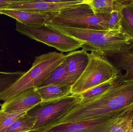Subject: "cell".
I'll return each instance as SVG.
<instances>
[{"label": "cell", "mask_w": 133, "mask_h": 132, "mask_svg": "<svg viewBox=\"0 0 133 132\" xmlns=\"http://www.w3.org/2000/svg\"><path fill=\"white\" fill-rule=\"evenodd\" d=\"M133 113V81L116 80L102 94L80 100L70 109L74 121L111 120Z\"/></svg>", "instance_id": "6da1fadb"}, {"label": "cell", "mask_w": 133, "mask_h": 132, "mask_svg": "<svg viewBox=\"0 0 133 132\" xmlns=\"http://www.w3.org/2000/svg\"><path fill=\"white\" fill-rule=\"evenodd\" d=\"M47 25L67 35L84 42L83 50L110 57L126 50L133 41L119 30H103Z\"/></svg>", "instance_id": "7a4b0ae2"}, {"label": "cell", "mask_w": 133, "mask_h": 132, "mask_svg": "<svg viewBox=\"0 0 133 132\" xmlns=\"http://www.w3.org/2000/svg\"><path fill=\"white\" fill-rule=\"evenodd\" d=\"M65 56L53 52L36 57L30 69L0 94V100L5 102L26 90L39 87L62 63Z\"/></svg>", "instance_id": "3957f363"}, {"label": "cell", "mask_w": 133, "mask_h": 132, "mask_svg": "<svg viewBox=\"0 0 133 132\" xmlns=\"http://www.w3.org/2000/svg\"><path fill=\"white\" fill-rule=\"evenodd\" d=\"M118 70L105 56L97 53H89L87 66L79 79L71 86V94L79 95L84 91L122 76Z\"/></svg>", "instance_id": "277c9868"}, {"label": "cell", "mask_w": 133, "mask_h": 132, "mask_svg": "<svg viewBox=\"0 0 133 132\" xmlns=\"http://www.w3.org/2000/svg\"><path fill=\"white\" fill-rule=\"evenodd\" d=\"M110 14H95L84 0L81 4L60 12L48 23L78 28L109 30L107 25Z\"/></svg>", "instance_id": "5b68a950"}, {"label": "cell", "mask_w": 133, "mask_h": 132, "mask_svg": "<svg viewBox=\"0 0 133 132\" xmlns=\"http://www.w3.org/2000/svg\"><path fill=\"white\" fill-rule=\"evenodd\" d=\"M16 30L31 39L63 52L74 51L81 48L84 43V42L62 33L46 24L28 25L16 21Z\"/></svg>", "instance_id": "8992f818"}, {"label": "cell", "mask_w": 133, "mask_h": 132, "mask_svg": "<svg viewBox=\"0 0 133 132\" xmlns=\"http://www.w3.org/2000/svg\"><path fill=\"white\" fill-rule=\"evenodd\" d=\"M79 99V95H72L61 100L30 110L27 114L36 119L35 125L30 132L38 131L44 128Z\"/></svg>", "instance_id": "52a82bcc"}, {"label": "cell", "mask_w": 133, "mask_h": 132, "mask_svg": "<svg viewBox=\"0 0 133 132\" xmlns=\"http://www.w3.org/2000/svg\"><path fill=\"white\" fill-rule=\"evenodd\" d=\"M84 0H17L6 9L43 12H58L83 3Z\"/></svg>", "instance_id": "ba28073f"}, {"label": "cell", "mask_w": 133, "mask_h": 132, "mask_svg": "<svg viewBox=\"0 0 133 132\" xmlns=\"http://www.w3.org/2000/svg\"><path fill=\"white\" fill-rule=\"evenodd\" d=\"M120 118L107 121L97 120L73 122L40 132H108L113 124Z\"/></svg>", "instance_id": "9c48e42d"}, {"label": "cell", "mask_w": 133, "mask_h": 132, "mask_svg": "<svg viewBox=\"0 0 133 132\" xmlns=\"http://www.w3.org/2000/svg\"><path fill=\"white\" fill-rule=\"evenodd\" d=\"M41 103L42 100L37 88H32L4 102L1 105L0 112L11 113L27 108H35Z\"/></svg>", "instance_id": "30bf717a"}, {"label": "cell", "mask_w": 133, "mask_h": 132, "mask_svg": "<svg viewBox=\"0 0 133 132\" xmlns=\"http://www.w3.org/2000/svg\"><path fill=\"white\" fill-rule=\"evenodd\" d=\"M59 12H37L11 9L0 10V14L8 15L17 21L28 25H46L51 22Z\"/></svg>", "instance_id": "8fae6325"}, {"label": "cell", "mask_w": 133, "mask_h": 132, "mask_svg": "<svg viewBox=\"0 0 133 132\" xmlns=\"http://www.w3.org/2000/svg\"><path fill=\"white\" fill-rule=\"evenodd\" d=\"M89 60V53L84 50H75L65 56L63 63L65 64L72 84L81 76Z\"/></svg>", "instance_id": "7c38bea8"}, {"label": "cell", "mask_w": 133, "mask_h": 132, "mask_svg": "<svg viewBox=\"0 0 133 132\" xmlns=\"http://www.w3.org/2000/svg\"><path fill=\"white\" fill-rule=\"evenodd\" d=\"M42 100L40 106L61 100L72 95L71 86L50 85L37 88Z\"/></svg>", "instance_id": "4fadbf2b"}, {"label": "cell", "mask_w": 133, "mask_h": 132, "mask_svg": "<svg viewBox=\"0 0 133 132\" xmlns=\"http://www.w3.org/2000/svg\"><path fill=\"white\" fill-rule=\"evenodd\" d=\"M112 64L120 71H126L124 75L118 78L119 81H133V41L131 46L126 50L110 57Z\"/></svg>", "instance_id": "5bb4252c"}, {"label": "cell", "mask_w": 133, "mask_h": 132, "mask_svg": "<svg viewBox=\"0 0 133 132\" xmlns=\"http://www.w3.org/2000/svg\"><path fill=\"white\" fill-rule=\"evenodd\" d=\"M120 31L133 41V0H121Z\"/></svg>", "instance_id": "9a60e30c"}, {"label": "cell", "mask_w": 133, "mask_h": 132, "mask_svg": "<svg viewBox=\"0 0 133 132\" xmlns=\"http://www.w3.org/2000/svg\"><path fill=\"white\" fill-rule=\"evenodd\" d=\"M54 84L72 85L69 76L67 67L63 62L50 74L39 87Z\"/></svg>", "instance_id": "2e32d148"}, {"label": "cell", "mask_w": 133, "mask_h": 132, "mask_svg": "<svg viewBox=\"0 0 133 132\" xmlns=\"http://www.w3.org/2000/svg\"><path fill=\"white\" fill-rule=\"evenodd\" d=\"M35 123V118L27 114L16 120L2 132H30Z\"/></svg>", "instance_id": "e0dca14e"}, {"label": "cell", "mask_w": 133, "mask_h": 132, "mask_svg": "<svg viewBox=\"0 0 133 132\" xmlns=\"http://www.w3.org/2000/svg\"><path fill=\"white\" fill-rule=\"evenodd\" d=\"M95 14H110L115 10L117 0H86Z\"/></svg>", "instance_id": "ac0fdd59"}, {"label": "cell", "mask_w": 133, "mask_h": 132, "mask_svg": "<svg viewBox=\"0 0 133 132\" xmlns=\"http://www.w3.org/2000/svg\"><path fill=\"white\" fill-rule=\"evenodd\" d=\"M34 108H27L11 113L0 112V132H3L16 120L26 115Z\"/></svg>", "instance_id": "d6986e66"}, {"label": "cell", "mask_w": 133, "mask_h": 132, "mask_svg": "<svg viewBox=\"0 0 133 132\" xmlns=\"http://www.w3.org/2000/svg\"><path fill=\"white\" fill-rule=\"evenodd\" d=\"M133 113L118 119L108 132H133Z\"/></svg>", "instance_id": "ffe728a7"}, {"label": "cell", "mask_w": 133, "mask_h": 132, "mask_svg": "<svg viewBox=\"0 0 133 132\" xmlns=\"http://www.w3.org/2000/svg\"><path fill=\"white\" fill-rule=\"evenodd\" d=\"M115 81H110L105 82L84 91L79 95L81 100H87L102 94L114 84Z\"/></svg>", "instance_id": "44dd1931"}, {"label": "cell", "mask_w": 133, "mask_h": 132, "mask_svg": "<svg viewBox=\"0 0 133 132\" xmlns=\"http://www.w3.org/2000/svg\"><path fill=\"white\" fill-rule=\"evenodd\" d=\"M25 72L0 71V94L18 80Z\"/></svg>", "instance_id": "7402d4cb"}, {"label": "cell", "mask_w": 133, "mask_h": 132, "mask_svg": "<svg viewBox=\"0 0 133 132\" xmlns=\"http://www.w3.org/2000/svg\"><path fill=\"white\" fill-rule=\"evenodd\" d=\"M121 14L119 10H114L110 14L107 23V27L109 30L120 31Z\"/></svg>", "instance_id": "603a6c76"}, {"label": "cell", "mask_w": 133, "mask_h": 132, "mask_svg": "<svg viewBox=\"0 0 133 132\" xmlns=\"http://www.w3.org/2000/svg\"><path fill=\"white\" fill-rule=\"evenodd\" d=\"M17 0H0V10L6 9L11 4Z\"/></svg>", "instance_id": "cb8c5ba5"}, {"label": "cell", "mask_w": 133, "mask_h": 132, "mask_svg": "<svg viewBox=\"0 0 133 132\" xmlns=\"http://www.w3.org/2000/svg\"></svg>", "instance_id": "d4e9b609"}, {"label": "cell", "mask_w": 133, "mask_h": 132, "mask_svg": "<svg viewBox=\"0 0 133 132\" xmlns=\"http://www.w3.org/2000/svg\"><path fill=\"white\" fill-rule=\"evenodd\" d=\"M1 14H0V15H1Z\"/></svg>", "instance_id": "484cf974"}]
</instances>
